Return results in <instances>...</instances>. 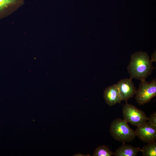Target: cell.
I'll list each match as a JSON object with an SVG mask.
<instances>
[{
  "mask_svg": "<svg viewBox=\"0 0 156 156\" xmlns=\"http://www.w3.org/2000/svg\"><path fill=\"white\" fill-rule=\"evenodd\" d=\"M154 68L148 54L142 51L136 52L132 55L127 68L131 78L140 81L145 80Z\"/></svg>",
  "mask_w": 156,
  "mask_h": 156,
  "instance_id": "6da1fadb",
  "label": "cell"
},
{
  "mask_svg": "<svg viewBox=\"0 0 156 156\" xmlns=\"http://www.w3.org/2000/svg\"><path fill=\"white\" fill-rule=\"evenodd\" d=\"M111 135L115 140L123 143L133 141L136 137L135 131L131 129L124 119L117 118L111 123Z\"/></svg>",
  "mask_w": 156,
  "mask_h": 156,
  "instance_id": "7a4b0ae2",
  "label": "cell"
},
{
  "mask_svg": "<svg viewBox=\"0 0 156 156\" xmlns=\"http://www.w3.org/2000/svg\"><path fill=\"white\" fill-rule=\"evenodd\" d=\"M135 93V99L140 105H144L151 101L156 95V79L147 82L145 80L141 81Z\"/></svg>",
  "mask_w": 156,
  "mask_h": 156,
  "instance_id": "3957f363",
  "label": "cell"
},
{
  "mask_svg": "<svg viewBox=\"0 0 156 156\" xmlns=\"http://www.w3.org/2000/svg\"><path fill=\"white\" fill-rule=\"evenodd\" d=\"M122 112L123 119L133 126L137 127L147 122L148 117L144 112L132 104L126 103L123 106Z\"/></svg>",
  "mask_w": 156,
  "mask_h": 156,
  "instance_id": "277c9868",
  "label": "cell"
},
{
  "mask_svg": "<svg viewBox=\"0 0 156 156\" xmlns=\"http://www.w3.org/2000/svg\"><path fill=\"white\" fill-rule=\"evenodd\" d=\"M132 79L131 77L123 79L116 84L121 101L127 102L135 94L136 90Z\"/></svg>",
  "mask_w": 156,
  "mask_h": 156,
  "instance_id": "5b68a950",
  "label": "cell"
},
{
  "mask_svg": "<svg viewBox=\"0 0 156 156\" xmlns=\"http://www.w3.org/2000/svg\"><path fill=\"white\" fill-rule=\"evenodd\" d=\"M135 131L136 136L144 143L154 141L156 140V127L147 122L137 127Z\"/></svg>",
  "mask_w": 156,
  "mask_h": 156,
  "instance_id": "8992f818",
  "label": "cell"
},
{
  "mask_svg": "<svg viewBox=\"0 0 156 156\" xmlns=\"http://www.w3.org/2000/svg\"><path fill=\"white\" fill-rule=\"evenodd\" d=\"M24 4V0H0V19L10 15Z\"/></svg>",
  "mask_w": 156,
  "mask_h": 156,
  "instance_id": "52a82bcc",
  "label": "cell"
},
{
  "mask_svg": "<svg viewBox=\"0 0 156 156\" xmlns=\"http://www.w3.org/2000/svg\"><path fill=\"white\" fill-rule=\"evenodd\" d=\"M103 97L107 104L112 106L122 101L116 84L107 88L104 91Z\"/></svg>",
  "mask_w": 156,
  "mask_h": 156,
  "instance_id": "ba28073f",
  "label": "cell"
},
{
  "mask_svg": "<svg viewBox=\"0 0 156 156\" xmlns=\"http://www.w3.org/2000/svg\"><path fill=\"white\" fill-rule=\"evenodd\" d=\"M140 147H135L133 146L126 144L125 143L118 148L114 153V156H136L141 152Z\"/></svg>",
  "mask_w": 156,
  "mask_h": 156,
  "instance_id": "9c48e42d",
  "label": "cell"
},
{
  "mask_svg": "<svg viewBox=\"0 0 156 156\" xmlns=\"http://www.w3.org/2000/svg\"><path fill=\"white\" fill-rule=\"evenodd\" d=\"M141 152L143 156H156V142L154 141L148 143L141 149Z\"/></svg>",
  "mask_w": 156,
  "mask_h": 156,
  "instance_id": "30bf717a",
  "label": "cell"
},
{
  "mask_svg": "<svg viewBox=\"0 0 156 156\" xmlns=\"http://www.w3.org/2000/svg\"><path fill=\"white\" fill-rule=\"evenodd\" d=\"M114 153L112 152L108 146L104 145L99 146L95 149L94 156H112Z\"/></svg>",
  "mask_w": 156,
  "mask_h": 156,
  "instance_id": "8fae6325",
  "label": "cell"
},
{
  "mask_svg": "<svg viewBox=\"0 0 156 156\" xmlns=\"http://www.w3.org/2000/svg\"><path fill=\"white\" fill-rule=\"evenodd\" d=\"M148 124L156 127V112H154L151 114L150 117L148 118Z\"/></svg>",
  "mask_w": 156,
  "mask_h": 156,
  "instance_id": "7c38bea8",
  "label": "cell"
},
{
  "mask_svg": "<svg viewBox=\"0 0 156 156\" xmlns=\"http://www.w3.org/2000/svg\"><path fill=\"white\" fill-rule=\"evenodd\" d=\"M151 62H156V52H154L152 55L151 59Z\"/></svg>",
  "mask_w": 156,
  "mask_h": 156,
  "instance_id": "4fadbf2b",
  "label": "cell"
}]
</instances>
